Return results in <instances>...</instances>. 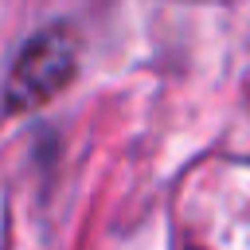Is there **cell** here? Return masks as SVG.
<instances>
[{
	"label": "cell",
	"mask_w": 250,
	"mask_h": 250,
	"mask_svg": "<svg viewBox=\"0 0 250 250\" xmlns=\"http://www.w3.org/2000/svg\"><path fill=\"white\" fill-rule=\"evenodd\" d=\"M74 66H78V51H74V39L62 31V27H51V31H39L12 62L8 70V82H4V105L12 113H23V109H35L43 102H51L70 78H74Z\"/></svg>",
	"instance_id": "obj_1"
}]
</instances>
